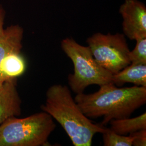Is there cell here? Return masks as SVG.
Here are the masks:
<instances>
[{
    "mask_svg": "<svg viewBox=\"0 0 146 146\" xmlns=\"http://www.w3.org/2000/svg\"><path fill=\"white\" fill-rule=\"evenodd\" d=\"M55 128L53 118L43 111L22 119L12 117L0 125V146H46Z\"/></svg>",
    "mask_w": 146,
    "mask_h": 146,
    "instance_id": "obj_3",
    "label": "cell"
},
{
    "mask_svg": "<svg viewBox=\"0 0 146 146\" xmlns=\"http://www.w3.org/2000/svg\"><path fill=\"white\" fill-rule=\"evenodd\" d=\"M21 105L14 78L7 80L0 88V125L11 117L21 115Z\"/></svg>",
    "mask_w": 146,
    "mask_h": 146,
    "instance_id": "obj_7",
    "label": "cell"
},
{
    "mask_svg": "<svg viewBox=\"0 0 146 146\" xmlns=\"http://www.w3.org/2000/svg\"><path fill=\"white\" fill-rule=\"evenodd\" d=\"M23 29L19 25L8 27L0 34V82L8 80L1 70V63L5 58L13 53L20 54L22 48Z\"/></svg>",
    "mask_w": 146,
    "mask_h": 146,
    "instance_id": "obj_8",
    "label": "cell"
},
{
    "mask_svg": "<svg viewBox=\"0 0 146 146\" xmlns=\"http://www.w3.org/2000/svg\"><path fill=\"white\" fill-rule=\"evenodd\" d=\"M61 47L74 65V73L68 77L73 92L80 94L90 85L100 86L112 82L113 74L97 62L88 46L80 44L72 38H66L61 41Z\"/></svg>",
    "mask_w": 146,
    "mask_h": 146,
    "instance_id": "obj_4",
    "label": "cell"
},
{
    "mask_svg": "<svg viewBox=\"0 0 146 146\" xmlns=\"http://www.w3.org/2000/svg\"><path fill=\"white\" fill-rule=\"evenodd\" d=\"M74 100L87 117H103L101 125L129 117L146 102V88L134 86L119 88L113 82L100 86L92 94H76Z\"/></svg>",
    "mask_w": 146,
    "mask_h": 146,
    "instance_id": "obj_1",
    "label": "cell"
},
{
    "mask_svg": "<svg viewBox=\"0 0 146 146\" xmlns=\"http://www.w3.org/2000/svg\"><path fill=\"white\" fill-rule=\"evenodd\" d=\"M104 146H132L133 136L131 134L122 135L116 133L110 128H106L102 133Z\"/></svg>",
    "mask_w": 146,
    "mask_h": 146,
    "instance_id": "obj_12",
    "label": "cell"
},
{
    "mask_svg": "<svg viewBox=\"0 0 146 146\" xmlns=\"http://www.w3.org/2000/svg\"><path fill=\"white\" fill-rule=\"evenodd\" d=\"M3 84L2 83H1V82H0V88L2 87V85H3Z\"/></svg>",
    "mask_w": 146,
    "mask_h": 146,
    "instance_id": "obj_16",
    "label": "cell"
},
{
    "mask_svg": "<svg viewBox=\"0 0 146 146\" xmlns=\"http://www.w3.org/2000/svg\"><path fill=\"white\" fill-rule=\"evenodd\" d=\"M110 129L116 133L127 135L136 131L146 129V113L133 118L127 117L121 119L110 120Z\"/></svg>",
    "mask_w": 146,
    "mask_h": 146,
    "instance_id": "obj_10",
    "label": "cell"
},
{
    "mask_svg": "<svg viewBox=\"0 0 146 146\" xmlns=\"http://www.w3.org/2000/svg\"><path fill=\"white\" fill-rule=\"evenodd\" d=\"M135 48L130 51L129 58L131 64H146V37L135 40Z\"/></svg>",
    "mask_w": 146,
    "mask_h": 146,
    "instance_id": "obj_13",
    "label": "cell"
},
{
    "mask_svg": "<svg viewBox=\"0 0 146 146\" xmlns=\"http://www.w3.org/2000/svg\"><path fill=\"white\" fill-rule=\"evenodd\" d=\"M87 42L97 62L113 75L131 64V50L124 34L96 33Z\"/></svg>",
    "mask_w": 146,
    "mask_h": 146,
    "instance_id": "obj_5",
    "label": "cell"
},
{
    "mask_svg": "<svg viewBox=\"0 0 146 146\" xmlns=\"http://www.w3.org/2000/svg\"><path fill=\"white\" fill-rule=\"evenodd\" d=\"M5 11L2 6L0 5V34L3 30V25L5 19Z\"/></svg>",
    "mask_w": 146,
    "mask_h": 146,
    "instance_id": "obj_15",
    "label": "cell"
},
{
    "mask_svg": "<svg viewBox=\"0 0 146 146\" xmlns=\"http://www.w3.org/2000/svg\"><path fill=\"white\" fill-rule=\"evenodd\" d=\"M25 69V61L20 53L11 54L5 58L1 63V72L8 79L20 76Z\"/></svg>",
    "mask_w": 146,
    "mask_h": 146,
    "instance_id": "obj_11",
    "label": "cell"
},
{
    "mask_svg": "<svg viewBox=\"0 0 146 146\" xmlns=\"http://www.w3.org/2000/svg\"><path fill=\"white\" fill-rule=\"evenodd\" d=\"M58 122L74 146H91L94 136L106 127L94 123L84 114L67 86L54 84L47 90L46 103L41 107Z\"/></svg>",
    "mask_w": 146,
    "mask_h": 146,
    "instance_id": "obj_2",
    "label": "cell"
},
{
    "mask_svg": "<svg viewBox=\"0 0 146 146\" xmlns=\"http://www.w3.org/2000/svg\"><path fill=\"white\" fill-rule=\"evenodd\" d=\"M124 35L131 40L146 37V7L137 0H125L120 8Z\"/></svg>",
    "mask_w": 146,
    "mask_h": 146,
    "instance_id": "obj_6",
    "label": "cell"
},
{
    "mask_svg": "<svg viewBox=\"0 0 146 146\" xmlns=\"http://www.w3.org/2000/svg\"><path fill=\"white\" fill-rule=\"evenodd\" d=\"M130 134L133 136V146H146V129L136 131Z\"/></svg>",
    "mask_w": 146,
    "mask_h": 146,
    "instance_id": "obj_14",
    "label": "cell"
},
{
    "mask_svg": "<svg viewBox=\"0 0 146 146\" xmlns=\"http://www.w3.org/2000/svg\"><path fill=\"white\" fill-rule=\"evenodd\" d=\"M111 82L117 87L131 83L146 88V64H129L113 75Z\"/></svg>",
    "mask_w": 146,
    "mask_h": 146,
    "instance_id": "obj_9",
    "label": "cell"
}]
</instances>
